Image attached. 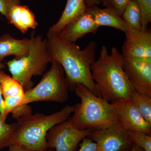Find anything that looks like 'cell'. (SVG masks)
Returning <instances> with one entry per match:
<instances>
[{"label": "cell", "instance_id": "cell-2", "mask_svg": "<svg viewBox=\"0 0 151 151\" xmlns=\"http://www.w3.org/2000/svg\"><path fill=\"white\" fill-rule=\"evenodd\" d=\"M124 56L115 47L108 53L107 47H101L100 55L91 65V72L100 97L111 103L129 100L134 91L123 69Z\"/></svg>", "mask_w": 151, "mask_h": 151}, {"label": "cell", "instance_id": "cell-21", "mask_svg": "<svg viewBox=\"0 0 151 151\" xmlns=\"http://www.w3.org/2000/svg\"><path fill=\"white\" fill-rule=\"evenodd\" d=\"M131 0H100V2L105 8L111 9L120 17Z\"/></svg>", "mask_w": 151, "mask_h": 151}, {"label": "cell", "instance_id": "cell-7", "mask_svg": "<svg viewBox=\"0 0 151 151\" xmlns=\"http://www.w3.org/2000/svg\"><path fill=\"white\" fill-rule=\"evenodd\" d=\"M92 131L78 130L68 119L49 130L46 136L47 149H55V151H73L79 143L89 136Z\"/></svg>", "mask_w": 151, "mask_h": 151}, {"label": "cell", "instance_id": "cell-8", "mask_svg": "<svg viewBox=\"0 0 151 151\" xmlns=\"http://www.w3.org/2000/svg\"><path fill=\"white\" fill-rule=\"evenodd\" d=\"M87 137L97 144V151H130L135 145L120 123L105 129L92 131Z\"/></svg>", "mask_w": 151, "mask_h": 151}, {"label": "cell", "instance_id": "cell-9", "mask_svg": "<svg viewBox=\"0 0 151 151\" xmlns=\"http://www.w3.org/2000/svg\"><path fill=\"white\" fill-rule=\"evenodd\" d=\"M123 67L135 92L151 97V59L124 57Z\"/></svg>", "mask_w": 151, "mask_h": 151}, {"label": "cell", "instance_id": "cell-17", "mask_svg": "<svg viewBox=\"0 0 151 151\" xmlns=\"http://www.w3.org/2000/svg\"><path fill=\"white\" fill-rule=\"evenodd\" d=\"M1 90L4 98L24 94L25 91L18 81L4 72L0 71Z\"/></svg>", "mask_w": 151, "mask_h": 151}, {"label": "cell", "instance_id": "cell-22", "mask_svg": "<svg viewBox=\"0 0 151 151\" xmlns=\"http://www.w3.org/2000/svg\"><path fill=\"white\" fill-rule=\"evenodd\" d=\"M141 11L142 29L147 28L151 22V0H137Z\"/></svg>", "mask_w": 151, "mask_h": 151}, {"label": "cell", "instance_id": "cell-3", "mask_svg": "<svg viewBox=\"0 0 151 151\" xmlns=\"http://www.w3.org/2000/svg\"><path fill=\"white\" fill-rule=\"evenodd\" d=\"M74 106L66 105L50 115L29 114L17 119L13 123L7 146L19 145L28 151H45L47 149L46 136L49 130L57 124L68 120Z\"/></svg>", "mask_w": 151, "mask_h": 151}, {"label": "cell", "instance_id": "cell-6", "mask_svg": "<svg viewBox=\"0 0 151 151\" xmlns=\"http://www.w3.org/2000/svg\"><path fill=\"white\" fill-rule=\"evenodd\" d=\"M51 67L35 87L25 91L22 105L39 102L64 103L68 99V84L62 65L52 61Z\"/></svg>", "mask_w": 151, "mask_h": 151}, {"label": "cell", "instance_id": "cell-30", "mask_svg": "<svg viewBox=\"0 0 151 151\" xmlns=\"http://www.w3.org/2000/svg\"><path fill=\"white\" fill-rule=\"evenodd\" d=\"M5 68V65L2 63H0V71L3 70Z\"/></svg>", "mask_w": 151, "mask_h": 151}, {"label": "cell", "instance_id": "cell-24", "mask_svg": "<svg viewBox=\"0 0 151 151\" xmlns=\"http://www.w3.org/2000/svg\"><path fill=\"white\" fill-rule=\"evenodd\" d=\"M22 0H0V13L6 17L12 7L21 4Z\"/></svg>", "mask_w": 151, "mask_h": 151}, {"label": "cell", "instance_id": "cell-23", "mask_svg": "<svg viewBox=\"0 0 151 151\" xmlns=\"http://www.w3.org/2000/svg\"><path fill=\"white\" fill-rule=\"evenodd\" d=\"M13 128V123L8 124L6 123L0 114V146L2 148L7 147L8 142Z\"/></svg>", "mask_w": 151, "mask_h": 151}, {"label": "cell", "instance_id": "cell-10", "mask_svg": "<svg viewBox=\"0 0 151 151\" xmlns=\"http://www.w3.org/2000/svg\"><path fill=\"white\" fill-rule=\"evenodd\" d=\"M127 26L126 39L122 47L124 57L151 59L150 29L138 30Z\"/></svg>", "mask_w": 151, "mask_h": 151}, {"label": "cell", "instance_id": "cell-27", "mask_svg": "<svg viewBox=\"0 0 151 151\" xmlns=\"http://www.w3.org/2000/svg\"><path fill=\"white\" fill-rule=\"evenodd\" d=\"M9 151H28L19 145H12L9 146Z\"/></svg>", "mask_w": 151, "mask_h": 151}, {"label": "cell", "instance_id": "cell-13", "mask_svg": "<svg viewBox=\"0 0 151 151\" xmlns=\"http://www.w3.org/2000/svg\"><path fill=\"white\" fill-rule=\"evenodd\" d=\"M6 18L23 34H25L29 29H35L38 25L34 14L26 6H13Z\"/></svg>", "mask_w": 151, "mask_h": 151}, {"label": "cell", "instance_id": "cell-14", "mask_svg": "<svg viewBox=\"0 0 151 151\" xmlns=\"http://www.w3.org/2000/svg\"><path fill=\"white\" fill-rule=\"evenodd\" d=\"M31 39L19 40L14 38L9 33L0 36V63L9 55H15L18 58L25 56L30 47Z\"/></svg>", "mask_w": 151, "mask_h": 151}, {"label": "cell", "instance_id": "cell-16", "mask_svg": "<svg viewBox=\"0 0 151 151\" xmlns=\"http://www.w3.org/2000/svg\"><path fill=\"white\" fill-rule=\"evenodd\" d=\"M86 9L85 0H67L61 16L56 23L50 27L48 32L58 35L66 25L84 13Z\"/></svg>", "mask_w": 151, "mask_h": 151}, {"label": "cell", "instance_id": "cell-18", "mask_svg": "<svg viewBox=\"0 0 151 151\" xmlns=\"http://www.w3.org/2000/svg\"><path fill=\"white\" fill-rule=\"evenodd\" d=\"M122 17L127 25L135 29H142V15L137 0H131Z\"/></svg>", "mask_w": 151, "mask_h": 151}, {"label": "cell", "instance_id": "cell-1", "mask_svg": "<svg viewBox=\"0 0 151 151\" xmlns=\"http://www.w3.org/2000/svg\"><path fill=\"white\" fill-rule=\"evenodd\" d=\"M46 40L51 62L54 60L62 65L69 90L73 92L76 84H82L100 97L91 72V65L95 60L97 43L91 42L81 50L75 43L64 40L48 32Z\"/></svg>", "mask_w": 151, "mask_h": 151}, {"label": "cell", "instance_id": "cell-26", "mask_svg": "<svg viewBox=\"0 0 151 151\" xmlns=\"http://www.w3.org/2000/svg\"><path fill=\"white\" fill-rule=\"evenodd\" d=\"M5 103L4 97L1 90V79H0V114L2 116L3 119L4 113Z\"/></svg>", "mask_w": 151, "mask_h": 151}, {"label": "cell", "instance_id": "cell-4", "mask_svg": "<svg viewBox=\"0 0 151 151\" xmlns=\"http://www.w3.org/2000/svg\"><path fill=\"white\" fill-rule=\"evenodd\" d=\"M73 91L81 100L73 105V115L69 119L76 129L97 131L120 124L114 104L96 96L83 84H76Z\"/></svg>", "mask_w": 151, "mask_h": 151}, {"label": "cell", "instance_id": "cell-31", "mask_svg": "<svg viewBox=\"0 0 151 151\" xmlns=\"http://www.w3.org/2000/svg\"><path fill=\"white\" fill-rule=\"evenodd\" d=\"M45 151H55V150H52V149H48Z\"/></svg>", "mask_w": 151, "mask_h": 151}, {"label": "cell", "instance_id": "cell-11", "mask_svg": "<svg viewBox=\"0 0 151 151\" xmlns=\"http://www.w3.org/2000/svg\"><path fill=\"white\" fill-rule=\"evenodd\" d=\"M113 104L124 129L128 132H142L151 135V126L130 100H119Z\"/></svg>", "mask_w": 151, "mask_h": 151}, {"label": "cell", "instance_id": "cell-20", "mask_svg": "<svg viewBox=\"0 0 151 151\" xmlns=\"http://www.w3.org/2000/svg\"><path fill=\"white\" fill-rule=\"evenodd\" d=\"M135 145L145 151H151V135L142 132H128Z\"/></svg>", "mask_w": 151, "mask_h": 151}, {"label": "cell", "instance_id": "cell-15", "mask_svg": "<svg viewBox=\"0 0 151 151\" xmlns=\"http://www.w3.org/2000/svg\"><path fill=\"white\" fill-rule=\"evenodd\" d=\"M87 11L92 15L98 27L108 26L120 30L124 33L127 30V24L122 17L111 9H100L97 5L87 8Z\"/></svg>", "mask_w": 151, "mask_h": 151}, {"label": "cell", "instance_id": "cell-12", "mask_svg": "<svg viewBox=\"0 0 151 151\" xmlns=\"http://www.w3.org/2000/svg\"><path fill=\"white\" fill-rule=\"evenodd\" d=\"M99 28L92 15L86 10L84 13L66 25L57 36L64 40L75 43L87 34H96Z\"/></svg>", "mask_w": 151, "mask_h": 151}, {"label": "cell", "instance_id": "cell-25", "mask_svg": "<svg viewBox=\"0 0 151 151\" xmlns=\"http://www.w3.org/2000/svg\"><path fill=\"white\" fill-rule=\"evenodd\" d=\"M78 151H97V144L89 138H84L80 144Z\"/></svg>", "mask_w": 151, "mask_h": 151}, {"label": "cell", "instance_id": "cell-19", "mask_svg": "<svg viewBox=\"0 0 151 151\" xmlns=\"http://www.w3.org/2000/svg\"><path fill=\"white\" fill-rule=\"evenodd\" d=\"M130 100L151 126V97L134 91L131 95Z\"/></svg>", "mask_w": 151, "mask_h": 151}, {"label": "cell", "instance_id": "cell-29", "mask_svg": "<svg viewBox=\"0 0 151 151\" xmlns=\"http://www.w3.org/2000/svg\"><path fill=\"white\" fill-rule=\"evenodd\" d=\"M130 151H145L139 147V146L134 145L133 147V148Z\"/></svg>", "mask_w": 151, "mask_h": 151}, {"label": "cell", "instance_id": "cell-5", "mask_svg": "<svg viewBox=\"0 0 151 151\" xmlns=\"http://www.w3.org/2000/svg\"><path fill=\"white\" fill-rule=\"evenodd\" d=\"M31 44L28 53L25 56L15 58L6 63L13 78L21 84L25 91L32 88L33 76L42 75L51 63L46 39L42 35H31Z\"/></svg>", "mask_w": 151, "mask_h": 151}, {"label": "cell", "instance_id": "cell-32", "mask_svg": "<svg viewBox=\"0 0 151 151\" xmlns=\"http://www.w3.org/2000/svg\"><path fill=\"white\" fill-rule=\"evenodd\" d=\"M2 148L1 147V146H0V151H1V150H2Z\"/></svg>", "mask_w": 151, "mask_h": 151}, {"label": "cell", "instance_id": "cell-28", "mask_svg": "<svg viewBox=\"0 0 151 151\" xmlns=\"http://www.w3.org/2000/svg\"><path fill=\"white\" fill-rule=\"evenodd\" d=\"M85 4L87 8L92 7L99 4V0H85Z\"/></svg>", "mask_w": 151, "mask_h": 151}]
</instances>
